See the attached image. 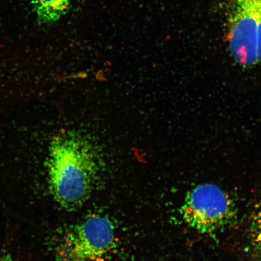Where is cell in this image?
<instances>
[{"instance_id": "6da1fadb", "label": "cell", "mask_w": 261, "mask_h": 261, "mask_svg": "<svg viewBox=\"0 0 261 261\" xmlns=\"http://www.w3.org/2000/svg\"><path fill=\"white\" fill-rule=\"evenodd\" d=\"M97 150L86 137L64 133L50 147L49 184L55 200L68 211L77 210L92 193L100 170Z\"/></svg>"}, {"instance_id": "277c9868", "label": "cell", "mask_w": 261, "mask_h": 261, "mask_svg": "<svg viewBox=\"0 0 261 261\" xmlns=\"http://www.w3.org/2000/svg\"><path fill=\"white\" fill-rule=\"evenodd\" d=\"M115 243L112 221L94 215L68 228L57 247V260L106 261Z\"/></svg>"}, {"instance_id": "3957f363", "label": "cell", "mask_w": 261, "mask_h": 261, "mask_svg": "<svg viewBox=\"0 0 261 261\" xmlns=\"http://www.w3.org/2000/svg\"><path fill=\"white\" fill-rule=\"evenodd\" d=\"M181 214L188 226L203 234L226 229L237 218L236 208L229 195L212 184L198 185L189 191Z\"/></svg>"}, {"instance_id": "5b68a950", "label": "cell", "mask_w": 261, "mask_h": 261, "mask_svg": "<svg viewBox=\"0 0 261 261\" xmlns=\"http://www.w3.org/2000/svg\"><path fill=\"white\" fill-rule=\"evenodd\" d=\"M71 0H32L36 16L42 24H51L67 12Z\"/></svg>"}, {"instance_id": "52a82bcc", "label": "cell", "mask_w": 261, "mask_h": 261, "mask_svg": "<svg viewBox=\"0 0 261 261\" xmlns=\"http://www.w3.org/2000/svg\"><path fill=\"white\" fill-rule=\"evenodd\" d=\"M257 32H258V58L261 74V0H256Z\"/></svg>"}, {"instance_id": "8992f818", "label": "cell", "mask_w": 261, "mask_h": 261, "mask_svg": "<svg viewBox=\"0 0 261 261\" xmlns=\"http://www.w3.org/2000/svg\"><path fill=\"white\" fill-rule=\"evenodd\" d=\"M251 236L253 246L261 252V202L252 217Z\"/></svg>"}, {"instance_id": "7a4b0ae2", "label": "cell", "mask_w": 261, "mask_h": 261, "mask_svg": "<svg viewBox=\"0 0 261 261\" xmlns=\"http://www.w3.org/2000/svg\"><path fill=\"white\" fill-rule=\"evenodd\" d=\"M231 5L223 68L239 84H256L260 72L256 0H231Z\"/></svg>"}, {"instance_id": "ba28073f", "label": "cell", "mask_w": 261, "mask_h": 261, "mask_svg": "<svg viewBox=\"0 0 261 261\" xmlns=\"http://www.w3.org/2000/svg\"><path fill=\"white\" fill-rule=\"evenodd\" d=\"M0 261H15L12 258V257L9 255L4 254L2 256H0Z\"/></svg>"}]
</instances>
